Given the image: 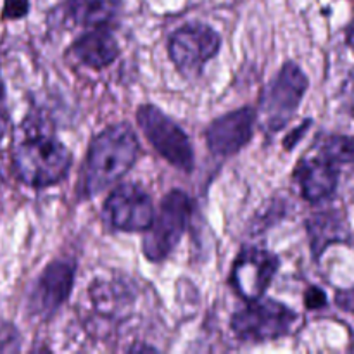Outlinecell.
I'll list each match as a JSON object with an SVG mask.
<instances>
[{"mask_svg": "<svg viewBox=\"0 0 354 354\" xmlns=\"http://www.w3.org/2000/svg\"><path fill=\"white\" fill-rule=\"evenodd\" d=\"M138 156V140L128 124L106 128L92 140L80 180V194L92 197L130 171Z\"/></svg>", "mask_w": 354, "mask_h": 354, "instance_id": "obj_1", "label": "cell"}, {"mask_svg": "<svg viewBox=\"0 0 354 354\" xmlns=\"http://www.w3.org/2000/svg\"><path fill=\"white\" fill-rule=\"evenodd\" d=\"M71 152L50 137H31L14 151V168L26 185L35 189L55 185L71 168Z\"/></svg>", "mask_w": 354, "mask_h": 354, "instance_id": "obj_2", "label": "cell"}, {"mask_svg": "<svg viewBox=\"0 0 354 354\" xmlns=\"http://www.w3.org/2000/svg\"><path fill=\"white\" fill-rule=\"evenodd\" d=\"M299 315L277 301H251L248 308L232 318V330L245 342H268L292 334Z\"/></svg>", "mask_w": 354, "mask_h": 354, "instance_id": "obj_3", "label": "cell"}, {"mask_svg": "<svg viewBox=\"0 0 354 354\" xmlns=\"http://www.w3.org/2000/svg\"><path fill=\"white\" fill-rule=\"evenodd\" d=\"M192 203L185 192L173 190L162 199L159 214L144 237V254L149 261L168 258L189 227Z\"/></svg>", "mask_w": 354, "mask_h": 354, "instance_id": "obj_4", "label": "cell"}, {"mask_svg": "<svg viewBox=\"0 0 354 354\" xmlns=\"http://www.w3.org/2000/svg\"><path fill=\"white\" fill-rule=\"evenodd\" d=\"M308 90V78L294 62H287L261 95L259 118L265 130L279 131L289 123Z\"/></svg>", "mask_w": 354, "mask_h": 354, "instance_id": "obj_5", "label": "cell"}, {"mask_svg": "<svg viewBox=\"0 0 354 354\" xmlns=\"http://www.w3.org/2000/svg\"><path fill=\"white\" fill-rule=\"evenodd\" d=\"M137 121L156 151L175 168L190 173L194 169V151L185 131L156 106L145 104L137 111Z\"/></svg>", "mask_w": 354, "mask_h": 354, "instance_id": "obj_6", "label": "cell"}, {"mask_svg": "<svg viewBox=\"0 0 354 354\" xmlns=\"http://www.w3.org/2000/svg\"><path fill=\"white\" fill-rule=\"evenodd\" d=\"M220 35L206 24L194 23L175 31L169 40V57L187 76H194L220 50Z\"/></svg>", "mask_w": 354, "mask_h": 354, "instance_id": "obj_7", "label": "cell"}, {"mask_svg": "<svg viewBox=\"0 0 354 354\" xmlns=\"http://www.w3.org/2000/svg\"><path fill=\"white\" fill-rule=\"evenodd\" d=\"M111 225L123 232H144L154 221L152 201L140 187L124 183L116 187L106 201Z\"/></svg>", "mask_w": 354, "mask_h": 354, "instance_id": "obj_8", "label": "cell"}, {"mask_svg": "<svg viewBox=\"0 0 354 354\" xmlns=\"http://www.w3.org/2000/svg\"><path fill=\"white\" fill-rule=\"evenodd\" d=\"M279 258L263 249H248L242 252L232 268V286L245 301L261 299L275 279Z\"/></svg>", "mask_w": 354, "mask_h": 354, "instance_id": "obj_9", "label": "cell"}, {"mask_svg": "<svg viewBox=\"0 0 354 354\" xmlns=\"http://www.w3.org/2000/svg\"><path fill=\"white\" fill-rule=\"evenodd\" d=\"M256 113L251 107L228 113L218 118L206 130V140L211 152L221 158L235 154L252 138Z\"/></svg>", "mask_w": 354, "mask_h": 354, "instance_id": "obj_10", "label": "cell"}, {"mask_svg": "<svg viewBox=\"0 0 354 354\" xmlns=\"http://www.w3.org/2000/svg\"><path fill=\"white\" fill-rule=\"evenodd\" d=\"M75 270L69 263L55 261L45 268L31 296L33 313L47 318L57 311V308L68 299L73 289Z\"/></svg>", "mask_w": 354, "mask_h": 354, "instance_id": "obj_11", "label": "cell"}, {"mask_svg": "<svg viewBox=\"0 0 354 354\" xmlns=\"http://www.w3.org/2000/svg\"><path fill=\"white\" fill-rule=\"evenodd\" d=\"M294 176L299 183L303 197L311 203L328 199L330 196H334L335 189H337V166L322 156L313 159H303L297 165Z\"/></svg>", "mask_w": 354, "mask_h": 354, "instance_id": "obj_12", "label": "cell"}, {"mask_svg": "<svg viewBox=\"0 0 354 354\" xmlns=\"http://www.w3.org/2000/svg\"><path fill=\"white\" fill-rule=\"evenodd\" d=\"M71 54L76 61L90 68H106L120 54L116 40L106 28H95L90 33L83 35L82 38L75 41L71 48Z\"/></svg>", "mask_w": 354, "mask_h": 354, "instance_id": "obj_13", "label": "cell"}, {"mask_svg": "<svg viewBox=\"0 0 354 354\" xmlns=\"http://www.w3.org/2000/svg\"><path fill=\"white\" fill-rule=\"evenodd\" d=\"M120 0H68L66 17L78 26L102 28L116 17Z\"/></svg>", "mask_w": 354, "mask_h": 354, "instance_id": "obj_14", "label": "cell"}, {"mask_svg": "<svg viewBox=\"0 0 354 354\" xmlns=\"http://www.w3.org/2000/svg\"><path fill=\"white\" fill-rule=\"evenodd\" d=\"M320 156L327 161L339 165H353L354 162V138L348 135H330L325 137L320 144Z\"/></svg>", "mask_w": 354, "mask_h": 354, "instance_id": "obj_15", "label": "cell"}, {"mask_svg": "<svg viewBox=\"0 0 354 354\" xmlns=\"http://www.w3.org/2000/svg\"><path fill=\"white\" fill-rule=\"evenodd\" d=\"M12 351H19V335L12 325L0 322V353Z\"/></svg>", "mask_w": 354, "mask_h": 354, "instance_id": "obj_16", "label": "cell"}, {"mask_svg": "<svg viewBox=\"0 0 354 354\" xmlns=\"http://www.w3.org/2000/svg\"><path fill=\"white\" fill-rule=\"evenodd\" d=\"M28 12V0H6L3 7V17L7 19H17Z\"/></svg>", "mask_w": 354, "mask_h": 354, "instance_id": "obj_17", "label": "cell"}, {"mask_svg": "<svg viewBox=\"0 0 354 354\" xmlns=\"http://www.w3.org/2000/svg\"><path fill=\"white\" fill-rule=\"evenodd\" d=\"M325 304H327V297H325L324 290L317 289V287H313V289L308 290L306 306L310 308V310H318V308L325 306Z\"/></svg>", "mask_w": 354, "mask_h": 354, "instance_id": "obj_18", "label": "cell"}, {"mask_svg": "<svg viewBox=\"0 0 354 354\" xmlns=\"http://www.w3.org/2000/svg\"><path fill=\"white\" fill-rule=\"evenodd\" d=\"M7 127H9V118H7L6 106H3V93H0V140L6 135Z\"/></svg>", "mask_w": 354, "mask_h": 354, "instance_id": "obj_19", "label": "cell"}, {"mask_svg": "<svg viewBox=\"0 0 354 354\" xmlns=\"http://www.w3.org/2000/svg\"><path fill=\"white\" fill-rule=\"evenodd\" d=\"M0 93H3V82H2V76H0Z\"/></svg>", "mask_w": 354, "mask_h": 354, "instance_id": "obj_20", "label": "cell"}]
</instances>
